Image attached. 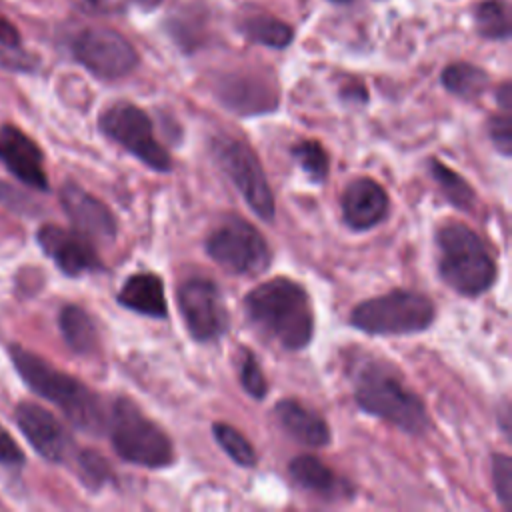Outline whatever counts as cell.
Wrapping results in <instances>:
<instances>
[{
    "label": "cell",
    "instance_id": "7c38bea8",
    "mask_svg": "<svg viewBox=\"0 0 512 512\" xmlns=\"http://www.w3.org/2000/svg\"><path fill=\"white\" fill-rule=\"evenodd\" d=\"M38 244L44 254L66 276H80L86 272L102 270V262L92 242L76 230H66L54 224H44L38 234Z\"/></svg>",
    "mask_w": 512,
    "mask_h": 512
},
{
    "label": "cell",
    "instance_id": "4316f807",
    "mask_svg": "<svg viewBox=\"0 0 512 512\" xmlns=\"http://www.w3.org/2000/svg\"><path fill=\"white\" fill-rule=\"evenodd\" d=\"M290 154L298 162V166L308 174V178L316 184H322L330 172V158L322 142L318 140H300L292 146Z\"/></svg>",
    "mask_w": 512,
    "mask_h": 512
},
{
    "label": "cell",
    "instance_id": "52a82bcc",
    "mask_svg": "<svg viewBox=\"0 0 512 512\" xmlns=\"http://www.w3.org/2000/svg\"><path fill=\"white\" fill-rule=\"evenodd\" d=\"M206 254L228 274L254 276L268 270L272 252L258 228L238 216H228L204 240Z\"/></svg>",
    "mask_w": 512,
    "mask_h": 512
},
{
    "label": "cell",
    "instance_id": "d590c367",
    "mask_svg": "<svg viewBox=\"0 0 512 512\" xmlns=\"http://www.w3.org/2000/svg\"><path fill=\"white\" fill-rule=\"evenodd\" d=\"M330 2H334V4H348V2H352V0H330Z\"/></svg>",
    "mask_w": 512,
    "mask_h": 512
},
{
    "label": "cell",
    "instance_id": "3957f363",
    "mask_svg": "<svg viewBox=\"0 0 512 512\" xmlns=\"http://www.w3.org/2000/svg\"><path fill=\"white\" fill-rule=\"evenodd\" d=\"M354 400L360 410L376 416L406 434H424L430 418L424 402L412 392L396 368L368 360L354 378Z\"/></svg>",
    "mask_w": 512,
    "mask_h": 512
},
{
    "label": "cell",
    "instance_id": "d6a6232c",
    "mask_svg": "<svg viewBox=\"0 0 512 512\" xmlns=\"http://www.w3.org/2000/svg\"><path fill=\"white\" fill-rule=\"evenodd\" d=\"M0 46H4V48H20V32L4 16H0Z\"/></svg>",
    "mask_w": 512,
    "mask_h": 512
},
{
    "label": "cell",
    "instance_id": "4dcf8cb0",
    "mask_svg": "<svg viewBox=\"0 0 512 512\" xmlns=\"http://www.w3.org/2000/svg\"><path fill=\"white\" fill-rule=\"evenodd\" d=\"M488 136L494 144V148L502 156L512 154V122H510V112L502 110V114H494L488 120Z\"/></svg>",
    "mask_w": 512,
    "mask_h": 512
},
{
    "label": "cell",
    "instance_id": "8fae6325",
    "mask_svg": "<svg viewBox=\"0 0 512 512\" xmlns=\"http://www.w3.org/2000/svg\"><path fill=\"white\" fill-rule=\"evenodd\" d=\"M178 310L186 330L196 342H214L226 334L230 314L216 282L208 278H190L178 288Z\"/></svg>",
    "mask_w": 512,
    "mask_h": 512
},
{
    "label": "cell",
    "instance_id": "f546056e",
    "mask_svg": "<svg viewBox=\"0 0 512 512\" xmlns=\"http://www.w3.org/2000/svg\"><path fill=\"white\" fill-rule=\"evenodd\" d=\"M492 486L502 506L508 508L512 498V460L508 454H492Z\"/></svg>",
    "mask_w": 512,
    "mask_h": 512
},
{
    "label": "cell",
    "instance_id": "7402d4cb",
    "mask_svg": "<svg viewBox=\"0 0 512 512\" xmlns=\"http://www.w3.org/2000/svg\"><path fill=\"white\" fill-rule=\"evenodd\" d=\"M238 28L246 40L268 46V48H276V50L290 46L294 40V30L290 24L264 12H256L242 18Z\"/></svg>",
    "mask_w": 512,
    "mask_h": 512
},
{
    "label": "cell",
    "instance_id": "1f68e13d",
    "mask_svg": "<svg viewBox=\"0 0 512 512\" xmlns=\"http://www.w3.org/2000/svg\"><path fill=\"white\" fill-rule=\"evenodd\" d=\"M0 464L4 466H22L24 454L16 440L0 426Z\"/></svg>",
    "mask_w": 512,
    "mask_h": 512
},
{
    "label": "cell",
    "instance_id": "e0dca14e",
    "mask_svg": "<svg viewBox=\"0 0 512 512\" xmlns=\"http://www.w3.org/2000/svg\"><path fill=\"white\" fill-rule=\"evenodd\" d=\"M220 102L236 114H266L276 108V90L256 76H224L216 88Z\"/></svg>",
    "mask_w": 512,
    "mask_h": 512
},
{
    "label": "cell",
    "instance_id": "9a60e30c",
    "mask_svg": "<svg viewBox=\"0 0 512 512\" xmlns=\"http://www.w3.org/2000/svg\"><path fill=\"white\" fill-rule=\"evenodd\" d=\"M0 162L22 184L42 192L48 190L42 150L14 124L0 126Z\"/></svg>",
    "mask_w": 512,
    "mask_h": 512
},
{
    "label": "cell",
    "instance_id": "8992f818",
    "mask_svg": "<svg viewBox=\"0 0 512 512\" xmlns=\"http://www.w3.org/2000/svg\"><path fill=\"white\" fill-rule=\"evenodd\" d=\"M434 318V302L426 294L404 288L362 300L350 312V324L370 336L418 334L430 328Z\"/></svg>",
    "mask_w": 512,
    "mask_h": 512
},
{
    "label": "cell",
    "instance_id": "484cf974",
    "mask_svg": "<svg viewBox=\"0 0 512 512\" xmlns=\"http://www.w3.org/2000/svg\"><path fill=\"white\" fill-rule=\"evenodd\" d=\"M212 434H214V440L218 442V446L228 454V458L232 462H236L242 468L256 466L258 456L254 452V446L238 428H234L226 422H214Z\"/></svg>",
    "mask_w": 512,
    "mask_h": 512
},
{
    "label": "cell",
    "instance_id": "ac0fdd59",
    "mask_svg": "<svg viewBox=\"0 0 512 512\" xmlns=\"http://www.w3.org/2000/svg\"><path fill=\"white\" fill-rule=\"evenodd\" d=\"M274 416L288 436L308 448H324L332 440L328 422L296 398H282L274 406Z\"/></svg>",
    "mask_w": 512,
    "mask_h": 512
},
{
    "label": "cell",
    "instance_id": "ffe728a7",
    "mask_svg": "<svg viewBox=\"0 0 512 512\" xmlns=\"http://www.w3.org/2000/svg\"><path fill=\"white\" fill-rule=\"evenodd\" d=\"M118 304L150 318H166L168 302L164 294V282L154 272H136L124 280L116 296Z\"/></svg>",
    "mask_w": 512,
    "mask_h": 512
},
{
    "label": "cell",
    "instance_id": "5b68a950",
    "mask_svg": "<svg viewBox=\"0 0 512 512\" xmlns=\"http://www.w3.org/2000/svg\"><path fill=\"white\" fill-rule=\"evenodd\" d=\"M106 428L114 452L130 464L144 468H168L174 462V446L168 434L152 422L134 400L118 398L106 416Z\"/></svg>",
    "mask_w": 512,
    "mask_h": 512
},
{
    "label": "cell",
    "instance_id": "d4e9b609",
    "mask_svg": "<svg viewBox=\"0 0 512 512\" xmlns=\"http://www.w3.org/2000/svg\"><path fill=\"white\" fill-rule=\"evenodd\" d=\"M474 24L486 40H508L512 34L510 6L506 0H484L474 8Z\"/></svg>",
    "mask_w": 512,
    "mask_h": 512
},
{
    "label": "cell",
    "instance_id": "277c9868",
    "mask_svg": "<svg viewBox=\"0 0 512 512\" xmlns=\"http://www.w3.org/2000/svg\"><path fill=\"white\" fill-rule=\"evenodd\" d=\"M438 272L460 296H480L496 280V262L480 236L462 222H446L436 232Z\"/></svg>",
    "mask_w": 512,
    "mask_h": 512
},
{
    "label": "cell",
    "instance_id": "2e32d148",
    "mask_svg": "<svg viewBox=\"0 0 512 512\" xmlns=\"http://www.w3.org/2000/svg\"><path fill=\"white\" fill-rule=\"evenodd\" d=\"M340 206L344 222L352 230L364 232L386 220L390 212V198L376 180L360 176L348 182L342 192Z\"/></svg>",
    "mask_w": 512,
    "mask_h": 512
},
{
    "label": "cell",
    "instance_id": "cb8c5ba5",
    "mask_svg": "<svg viewBox=\"0 0 512 512\" xmlns=\"http://www.w3.org/2000/svg\"><path fill=\"white\" fill-rule=\"evenodd\" d=\"M428 170L434 178V182L440 186L442 194L446 200L458 208V210H472L476 204V194L474 188L452 168L442 164L438 158L428 160Z\"/></svg>",
    "mask_w": 512,
    "mask_h": 512
},
{
    "label": "cell",
    "instance_id": "ba28073f",
    "mask_svg": "<svg viewBox=\"0 0 512 512\" xmlns=\"http://www.w3.org/2000/svg\"><path fill=\"white\" fill-rule=\"evenodd\" d=\"M212 156L220 170L242 194L250 210L260 220L272 222L276 214V202L256 152L242 140L218 136L212 140Z\"/></svg>",
    "mask_w": 512,
    "mask_h": 512
},
{
    "label": "cell",
    "instance_id": "f1b7e54d",
    "mask_svg": "<svg viewBox=\"0 0 512 512\" xmlns=\"http://www.w3.org/2000/svg\"><path fill=\"white\" fill-rule=\"evenodd\" d=\"M78 470H80L82 482L92 490L102 488L112 478V470L108 462L98 452H92V450H84L78 454Z\"/></svg>",
    "mask_w": 512,
    "mask_h": 512
},
{
    "label": "cell",
    "instance_id": "e575fe53",
    "mask_svg": "<svg viewBox=\"0 0 512 512\" xmlns=\"http://www.w3.org/2000/svg\"><path fill=\"white\" fill-rule=\"evenodd\" d=\"M134 4H138L140 8H146V10H152L156 8L158 4H162V0H132Z\"/></svg>",
    "mask_w": 512,
    "mask_h": 512
},
{
    "label": "cell",
    "instance_id": "6da1fadb",
    "mask_svg": "<svg viewBox=\"0 0 512 512\" xmlns=\"http://www.w3.org/2000/svg\"><path fill=\"white\" fill-rule=\"evenodd\" d=\"M244 310L252 324L284 350H302L314 336L312 300L306 288L290 278L278 276L252 288L244 296Z\"/></svg>",
    "mask_w": 512,
    "mask_h": 512
},
{
    "label": "cell",
    "instance_id": "4fadbf2b",
    "mask_svg": "<svg viewBox=\"0 0 512 512\" xmlns=\"http://www.w3.org/2000/svg\"><path fill=\"white\" fill-rule=\"evenodd\" d=\"M14 420L30 446L50 462H64L70 452V436L60 420L36 402H20Z\"/></svg>",
    "mask_w": 512,
    "mask_h": 512
},
{
    "label": "cell",
    "instance_id": "8d00e7d4",
    "mask_svg": "<svg viewBox=\"0 0 512 512\" xmlns=\"http://www.w3.org/2000/svg\"><path fill=\"white\" fill-rule=\"evenodd\" d=\"M86 2H90V4H94V6H98L102 0H86Z\"/></svg>",
    "mask_w": 512,
    "mask_h": 512
},
{
    "label": "cell",
    "instance_id": "9c48e42d",
    "mask_svg": "<svg viewBox=\"0 0 512 512\" xmlns=\"http://www.w3.org/2000/svg\"><path fill=\"white\" fill-rule=\"evenodd\" d=\"M98 126L106 138L122 146L126 152H130L136 160H140L150 170L154 172L172 170L174 166L172 156L156 138L152 120L142 108L130 102H116L100 114Z\"/></svg>",
    "mask_w": 512,
    "mask_h": 512
},
{
    "label": "cell",
    "instance_id": "836d02e7",
    "mask_svg": "<svg viewBox=\"0 0 512 512\" xmlns=\"http://www.w3.org/2000/svg\"><path fill=\"white\" fill-rule=\"evenodd\" d=\"M496 102L500 104L502 110H512V86L510 82H502L500 88L496 90Z\"/></svg>",
    "mask_w": 512,
    "mask_h": 512
},
{
    "label": "cell",
    "instance_id": "603a6c76",
    "mask_svg": "<svg viewBox=\"0 0 512 512\" xmlns=\"http://www.w3.org/2000/svg\"><path fill=\"white\" fill-rule=\"evenodd\" d=\"M440 80L448 92L466 100L478 98L488 88V82H490L488 74L470 62L448 64L442 70Z\"/></svg>",
    "mask_w": 512,
    "mask_h": 512
},
{
    "label": "cell",
    "instance_id": "d6986e66",
    "mask_svg": "<svg viewBox=\"0 0 512 512\" xmlns=\"http://www.w3.org/2000/svg\"><path fill=\"white\" fill-rule=\"evenodd\" d=\"M292 480L306 492L324 498V500H338L350 498L352 488L350 484L340 478L328 464L312 454H300L290 460L288 464Z\"/></svg>",
    "mask_w": 512,
    "mask_h": 512
},
{
    "label": "cell",
    "instance_id": "5bb4252c",
    "mask_svg": "<svg viewBox=\"0 0 512 512\" xmlns=\"http://www.w3.org/2000/svg\"><path fill=\"white\" fill-rule=\"evenodd\" d=\"M60 204L74 230L88 240L112 242L116 238V218L110 208L76 182L60 188Z\"/></svg>",
    "mask_w": 512,
    "mask_h": 512
},
{
    "label": "cell",
    "instance_id": "44dd1931",
    "mask_svg": "<svg viewBox=\"0 0 512 512\" xmlns=\"http://www.w3.org/2000/svg\"><path fill=\"white\" fill-rule=\"evenodd\" d=\"M58 326L64 342L76 354H92L98 346V330L92 316L76 304H66L60 310Z\"/></svg>",
    "mask_w": 512,
    "mask_h": 512
},
{
    "label": "cell",
    "instance_id": "83f0119b",
    "mask_svg": "<svg viewBox=\"0 0 512 512\" xmlns=\"http://www.w3.org/2000/svg\"><path fill=\"white\" fill-rule=\"evenodd\" d=\"M238 380H240V386L244 388V392L254 398V400H264L266 394H268V380L260 368V362L256 360V356L248 350V348H242L238 350Z\"/></svg>",
    "mask_w": 512,
    "mask_h": 512
},
{
    "label": "cell",
    "instance_id": "30bf717a",
    "mask_svg": "<svg viewBox=\"0 0 512 512\" xmlns=\"http://www.w3.org/2000/svg\"><path fill=\"white\" fill-rule=\"evenodd\" d=\"M72 56L102 80L124 78L140 62L136 48L120 32L106 26H90L76 34Z\"/></svg>",
    "mask_w": 512,
    "mask_h": 512
},
{
    "label": "cell",
    "instance_id": "7a4b0ae2",
    "mask_svg": "<svg viewBox=\"0 0 512 512\" xmlns=\"http://www.w3.org/2000/svg\"><path fill=\"white\" fill-rule=\"evenodd\" d=\"M8 352L28 388L44 400L56 404L76 428L90 434H98L106 428L102 402L98 394H94L84 382L58 370L42 356L18 344H12Z\"/></svg>",
    "mask_w": 512,
    "mask_h": 512
}]
</instances>
